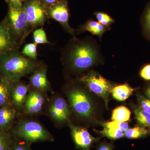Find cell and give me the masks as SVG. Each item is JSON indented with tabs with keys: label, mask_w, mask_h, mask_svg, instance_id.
Segmentation results:
<instances>
[{
	"label": "cell",
	"mask_w": 150,
	"mask_h": 150,
	"mask_svg": "<svg viewBox=\"0 0 150 150\" xmlns=\"http://www.w3.org/2000/svg\"><path fill=\"white\" fill-rule=\"evenodd\" d=\"M63 64L73 71L81 72L97 64L98 53L90 43L74 38L62 51Z\"/></svg>",
	"instance_id": "obj_1"
},
{
	"label": "cell",
	"mask_w": 150,
	"mask_h": 150,
	"mask_svg": "<svg viewBox=\"0 0 150 150\" xmlns=\"http://www.w3.org/2000/svg\"><path fill=\"white\" fill-rule=\"evenodd\" d=\"M42 64L24 56L19 49H14L0 56V74L15 82L34 72Z\"/></svg>",
	"instance_id": "obj_2"
},
{
	"label": "cell",
	"mask_w": 150,
	"mask_h": 150,
	"mask_svg": "<svg viewBox=\"0 0 150 150\" xmlns=\"http://www.w3.org/2000/svg\"><path fill=\"white\" fill-rule=\"evenodd\" d=\"M11 134L31 144L38 142H53L54 137L40 123L35 121H25L11 129Z\"/></svg>",
	"instance_id": "obj_3"
},
{
	"label": "cell",
	"mask_w": 150,
	"mask_h": 150,
	"mask_svg": "<svg viewBox=\"0 0 150 150\" xmlns=\"http://www.w3.org/2000/svg\"><path fill=\"white\" fill-rule=\"evenodd\" d=\"M6 17L13 32L22 45L28 35L32 32L28 24L24 5L21 6L8 5V13Z\"/></svg>",
	"instance_id": "obj_4"
},
{
	"label": "cell",
	"mask_w": 150,
	"mask_h": 150,
	"mask_svg": "<svg viewBox=\"0 0 150 150\" xmlns=\"http://www.w3.org/2000/svg\"><path fill=\"white\" fill-rule=\"evenodd\" d=\"M23 5L31 31L43 27L48 18L46 6L40 0H27Z\"/></svg>",
	"instance_id": "obj_5"
},
{
	"label": "cell",
	"mask_w": 150,
	"mask_h": 150,
	"mask_svg": "<svg viewBox=\"0 0 150 150\" xmlns=\"http://www.w3.org/2000/svg\"><path fill=\"white\" fill-rule=\"evenodd\" d=\"M91 92L102 98L107 103L108 95L113 88L112 84L99 74L94 72L83 75L79 79Z\"/></svg>",
	"instance_id": "obj_6"
},
{
	"label": "cell",
	"mask_w": 150,
	"mask_h": 150,
	"mask_svg": "<svg viewBox=\"0 0 150 150\" xmlns=\"http://www.w3.org/2000/svg\"><path fill=\"white\" fill-rule=\"evenodd\" d=\"M69 98L72 107L78 115L86 118L91 115L93 107L91 100L83 90H72L69 93Z\"/></svg>",
	"instance_id": "obj_7"
},
{
	"label": "cell",
	"mask_w": 150,
	"mask_h": 150,
	"mask_svg": "<svg viewBox=\"0 0 150 150\" xmlns=\"http://www.w3.org/2000/svg\"><path fill=\"white\" fill-rule=\"evenodd\" d=\"M47 13L48 18L58 22L64 29L74 37V30L69 24V10L66 0H60L47 7Z\"/></svg>",
	"instance_id": "obj_8"
},
{
	"label": "cell",
	"mask_w": 150,
	"mask_h": 150,
	"mask_svg": "<svg viewBox=\"0 0 150 150\" xmlns=\"http://www.w3.org/2000/svg\"><path fill=\"white\" fill-rule=\"evenodd\" d=\"M21 44L16 37L6 16L0 22V56L16 49H20Z\"/></svg>",
	"instance_id": "obj_9"
},
{
	"label": "cell",
	"mask_w": 150,
	"mask_h": 150,
	"mask_svg": "<svg viewBox=\"0 0 150 150\" xmlns=\"http://www.w3.org/2000/svg\"><path fill=\"white\" fill-rule=\"evenodd\" d=\"M49 113L52 118L59 123L69 120L71 112L67 102L63 98H56L52 102L49 109Z\"/></svg>",
	"instance_id": "obj_10"
},
{
	"label": "cell",
	"mask_w": 150,
	"mask_h": 150,
	"mask_svg": "<svg viewBox=\"0 0 150 150\" xmlns=\"http://www.w3.org/2000/svg\"><path fill=\"white\" fill-rule=\"evenodd\" d=\"M70 127L73 141L77 147L82 150H90L91 145L97 139L85 129L74 125Z\"/></svg>",
	"instance_id": "obj_11"
},
{
	"label": "cell",
	"mask_w": 150,
	"mask_h": 150,
	"mask_svg": "<svg viewBox=\"0 0 150 150\" xmlns=\"http://www.w3.org/2000/svg\"><path fill=\"white\" fill-rule=\"evenodd\" d=\"M43 93L33 88L29 92L24 105V111L26 114L34 115L41 111L45 101Z\"/></svg>",
	"instance_id": "obj_12"
},
{
	"label": "cell",
	"mask_w": 150,
	"mask_h": 150,
	"mask_svg": "<svg viewBox=\"0 0 150 150\" xmlns=\"http://www.w3.org/2000/svg\"><path fill=\"white\" fill-rule=\"evenodd\" d=\"M47 67L42 64L37 70L32 73L29 78L30 85L33 88L45 92L51 89L50 83L47 76Z\"/></svg>",
	"instance_id": "obj_13"
},
{
	"label": "cell",
	"mask_w": 150,
	"mask_h": 150,
	"mask_svg": "<svg viewBox=\"0 0 150 150\" xmlns=\"http://www.w3.org/2000/svg\"><path fill=\"white\" fill-rule=\"evenodd\" d=\"M29 90V86L20 81L13 82L12 103L16 110H20L24 106Z\"/></svg>",
	"instance_id": "obj_14"
},
{
	"label": "cell",
	"mask_w": 150,
	"mask_h": 150,
	"mask_svg": "<svg viewBox=\"0 0 150 150\" xmlns=\"http://www.w3.org/2000/svg\"><path fill=\"white\" fill-rule=\"evenodd\" d=\"M16 111L13 105L0 108V131L9 132L14 121Z\"/></svg>",
	"instance_id": "obj_15"
},
{
	"label": "cell",
	"mask_w": 150,
	"mask_h": 150,
	"mask_svg": "<svg viewBox=\"0 0 150 150\" xmlns=\"http://www.w3.org/2000/svg\"><path fill=\"white\" fill-rule=\"evenodd\" d=\"M13 82L0 74V108L12 105V93Z\"/></svg>",
	"instance_id": "obj_16"
},
{
	"label": "cell",
	"mask_w": 150,
	"mask_h": 150,
	"mask_svg": "<svg viewBox=\"0 0 150 150\" xmlns=\"http://www.w3.org/2000/svg\"><path fill=\"white\" fill-rule=\"evenodd\" d=\"M109 29V28L104 26L98 22L89 20L83 25L81 26L79 30L81 32L88 31L93 35H96L101 38L103 33Z\"/></svg>",
	"instance_id": "obj_17"
},
{
	"label": "cell",
	"mask_w": 150,
	"mask_h": 150,
	"mask_svg": "<svg viewBox=\"0 0 150 150\" xmlns=\"http://www.w3.org/2000/svg\"><path fill=\"white\" fill-rule=\"evenodd\" d=\"M134 89L128 84L120 85L114 87L111 93L113 98L118 101H124L133 94Z\"/></svg>",
	"instance_id": "obj_18"
},
{
	"label": "cell",
	"mask_w": 150,
	"mask_h": 150,
	"mask_svg": "<svg viewBox=\"0 0 150 150\" xmlns=\"http://www.w3.org/2000/svg\"><path fill=\"white\" fill-rule=\"evenodd\" d=\"M131 115V111L128 108L120 106L113 110L111 118L112 121L126 122L130 120Z\"/></svg>",
	"instance_id": "obj_19"
},
{
	"label": "cell",
	"mask_w": 150,
	"mask_h": 150,
	"mask_svg": "<svg viewBox=\"0 0 150 150\" xmlns=\"http://www.w3.org/2000/svg\"><path fill=\"white\" fill-rule=\"evenodd\" d=\"M150 134V130L143 126H137L129 129L124 133V136L129 139H139L145 138Z\"/></svg>",
	"instance_id": "obj_20"
},
{
	"label": "cell",
	"mask_w": 150,
	"mask_h": 150,
	"mask_svg": "<svg viewBox=\"0 0 150 150\" xmlns=\"http://www.w3.org/2000/svg\"><path fill=\"white\" fill-rule=\"evenodd\" d=\"M135 117L141 126L150 128V113L142 110L139 107L134 110Z\"/></svg>",
	"instance_id": "obj_21"
},
{
	"label": "cell",
	"mask_w": 150,
	"mask_h": 150,
	"mask_svg": "<svg viewBox=\"0 0 150 150\" xmlns=\"http://www.w3.org/2000/svg\"><path fill=\"white\" fill-rule=\"evenodd\" d=\"M13 141L10 132L0 131V150H11Z\"/></svg>",
	"instance_id": "obj_22"
},
{
	"label": "cell",
	"mask_w": 150,
	"mask_h": 150,
	"mask_svg": "<svg viewBox=\"0 0 150 150\" xmlns=\"http://www.w3.org/2000/svg\"><path fill=\"white\" fill-rule=\"evenodd\" d=\"M100 133L103 137L112 140L121 139L124 136L123 132L118 129L109 128L103 126V130L100 131Z\"/></svg>",
	"instance_id": "obj_23"
},
{
	"label": "cell",
	"mask_w": 150,
	"mask_h": 150,
	"mask_svg": "<svg viewBox=\"0 0 150 150\" xmlns=\"http://www.w3.org/2000/svg\"><path fill=\"white\" fill-rule=\"evenodd\" d=\"M142 22L145 36L150 40V2L145 8L142 16Z\"/></svg>",
	"instance_id": "obj_24"
},
{
	"label": "cell",
	"mask_w": 150,
	"mask_h": 150,
	"mask_svg": "<svg viewBox=\"0 0 150 150\" xmlns=\"http://www.w3.org/2000/svg\"><path fill=\"white\" fill-rule=\"evenodd\" d=\"M34 43L38 44H51L48 40L47 35L43 27L35 29L33 32Z\"/></svg>",
	"instance_id": "obj_25"
},
{
	"label": "cell",
	"mask_w": 150,
	"mask_h": 150,
	"mask_svg": "<svg viewBox=\"0 0 150 150\" xmlns=\"http://www.w3.org/2000/svg\"><path fill=\"white\" fill-rule=\"evenodd\" d=\"M37 45L34 42L25 44L21 51L22 54L29 59L37 60Z\"/></svg>",
	"instance_id": "obj_26"
},
{
	"label": "cell",
	"mask_w": 150,
	"mask_h": 150,
	"mask_svg": "<svg viewBox=\"0 0 150 150\" xmlns=\"http://www.w3.org/2000/svg\"><path fill=\"white\" fill-rule=\"evenodd\" d=\"M94 14L98 22L106 27H109L114 22V19L105 13L97 12L95 13Z\"/></svg>",
	"instance_id": "obj_27"
},
{
	"label": "cell",
	"mask_w": 150,
	"mask_h": 150,
	"mask_svg": "<svg viewBox=\"0 0 150 150\" xmlns=\"http://www.w3.org/2000/svg\"><path fill=\"white\" fill-rule=\"evenodd\" d=\"M30 145L17 138H13L11 150H31Z\"/></svg>",
	"instance_id": "obj_28"
},
{
	"label": "cell",
	"mask_w": 150,
	"mask_h": 150,
	"mask_svg": "<svg viewBox=\"0 0 150 150\" xmlns=\"http://www.w3.org/2000/svg\"><path fill=\"white\" fill-rule=\"evenodd\" d=\"M103 126L109 128H115L120 129L123 132H125L129 129V125L126 122H120L112 121L103 124Z\"/></svg>",
	"instance_id": "obj_29"
},
{
	"label": "cell",
	"mask_w": 150,
	"mask_h": 150,
	"mask_svg": "<svg viewBox=\"0 0 150 150\" xmlns=\"http://www.w3.org/2000/svg\"><path fill=\"white\" fill-rule=\"evenodd\" d=\"M139 107L142 110L150 113V99L144 96H138Z\"/></svg>",
	"instance_id": "obj_30"
},
{
	"label": "cell",
	"mask_w": 150,
	"mask_h": 150,
	"mask_svg": "<svg viewBox=\"0 0 150 150\" xmlns=\"http://www.w3.org/2000/svg\"><path fill=\"white\" fill-rule=\"evenodd\" d=\"M140 76L145 80H150V64L143 67L140 73Z\"/></svg>",
	"instance_id": "obj_31"
},
{
	"label": "cell",
	"mask_w": 150,
	"mask_h": 150,
	"mask_svg": "<svg viewBox=\"0 0 150 150\" xmlns=\"http://www.w3.org/2000/svg\"><path fill=\"white\" fill-rule=\"evenodd\" d=\"M8 5L14 6H21L23 5L24 3L27 0H6Z\"/></svg>",
	"instance_id": "obj_32"
},
{
	"label": "cell",
	"mask_w": 150,
	"mask_h": 150,
	"mask_svg": "<svg viewBox=\"0 0 150 150\" xmlns=\"http://www.w3.org/2000/svg\"><path fill=\"white\" fill-rule=\"evenodd\" d=\"M97 150H112L111 145L107 143H103L98 148Z\"/></svg>",
	"instance_id": "obj_33"
},
{
	"label": "cell",
	"mask_w": 150,
	"mask_h": 150,
	"mask_svg": "<svg viewBox=\"0 0 150 150\" xmlns=\"http://www.w3.org/2000/svg\"><path fill=\"white\" fill-rule=\"evenodd\" d=\"M60 0H40L41 2L46 6V7H48L51 5L55 4Z\"/></svg>",
	"instance_id": "obj_34"
},
{
	"label": "cell",
	"mask_w": 150,
	"mask_h": 150,
	"mask_svg": "<svg viewBox=\"0 0 150 150\" xmlns=\"http://www.w3.org/2000/svg\"><path fill=\"white\" fill-rule=\"evenodd\" d=\"M146 94L147 96L149 97V98L150 99V86H149L147 88L146 90Z\"/></svg>",
	"instance_id": "obj_35"
}]
</instances>
